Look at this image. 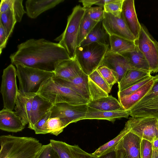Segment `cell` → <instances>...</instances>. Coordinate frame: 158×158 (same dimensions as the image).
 I'll use <instances>...</instances> for the list:
<instances>
[{"instance_id":"6da1fadb","label":"cell","mask_w":158,"mask_h":158,"mask_svg":"<svg viewBox=\"0 0 158 158\" xmlns=\"http://www.w3.org/2000/svg\"><path fill=\"white\" fill-rule=\"evenodd\" d=\"M10 58L14 65L21 64L53 72L60 62L70 58L66 49L58 43L44 38L30 39L19 44Z\"/></svg>"},{"instance_id":"7a4b0ae2","label":"cell","mask_w":158,"mask_h":158,"mask_svg":"<svg viewBox=\"0 0 158 158\" xmlns=\"http://www.w3.org/2000/svg\"><path fill=\"white\" fill-rule=\"evenodd\" d=\"M0 158H37L43 145L36 139L10 135L0 136Z\"/></svg>"},{"instance_id":"3957f363","label":"cell","mask_w":158,"mask_h":158,"mask_svg":"<svg viewBox=\"0 0 158 158\" xmlns=\"http://www.w3.org/2000/svg\"><path fill=\"white\" fill-rule=\"evenodd\" d=\"M37 94L54 105L66 103L79 105H87L89 102L76 91L57 82L52 77L44 82Z\"/></svg>"},{"instance_id":"277c9868","label":"cell","mask_w":158,"mask_h":158,"mask_svg":"<svg viewBox=\"0 0 158 158\" xmlns=\"http://www.w3.org/2000/svg\"><path fill=\"white\" fill-rule=\"evenodd\" d=\"M109 45L93 42L76 48L75 57L82 70L89 76L102 65Z\"/></svg>"},{"instance_id":"5b68a950","label":"cell","mask_w":158,"mask_h":158,"mask_svg":"<svg viewBox=\"0 0 158 158\" xmlns=\"http://www.w3.org/2000/svg\"><path fill=\"white\" fill-rule=\"evenodd\" d=\"M86 10L80 5L75 6L68 17L65 30L54 40L66 49L70 58L75 57L80 25Z\"/></svg>"},{"instance_id":"8992f818","label":"cell","mask_w":158,"mask_h":158,"mask_svg":"<svg viewBox=\"0 0 158 158\" xmlns=\"http://www.w3.org/2000/svg\"><path fill=\"white\" fill-rule=\"evenodd\" d=\"M19 79V91L21 93L37 94L44 81L54 76L53 72L35 69L21 64L15 65Z\"/></svg>"},{"instance_id":"52a82bcc","label":"cell","mask_w":158,"mask_h":158,"mask_svg":"<svg viewBox=\"0 0 158 158\" xmlns=\"http://www.w3.org/2000/svg\"><path fill=\"white\" fill-rule=\"evenodd\" d=\"M152 85L144 96L127 110L131 117H152L158 119V74L153 76Z\"/></svg>"},{"instance_id":"ba28073f","label":"cell","mask_w":158,"mask_h":158,"mask_svg":"<svg viewBox=\"0 0 158 158\" xmlns=\"http://www.w3.org/2000/svg\"><path fill=\"white\" fill-rule=\"evenodd\" d=\"M134 42L148 63L151 73H157L158 42L143 24H141V30L139 37L135 40Z\"/></svg>"},{"instance_id":"9c48e42d","label":"cell","mask_w":158,"mask_h":158,"mask_svg":"<svg viewBox=\"0 0 158 158\" xmlns=\"http://www.w3.org/2000/svg\"><path fill=\"white\" fill-rule=\"evenodd\" d=\"M124 127L141 139L152 143L158 139V119L157 118L130 117Z\"/></svg>"},{"instance_id":"30bf717a","label":"cell","mask_w":158,"mask_h":158,"mask_svg":"<svg viewBox=\"0 0 158 158\" xmlns=\"http://www.w3.org/2000/svg\"><path fill=\"white\" fill-rule=\"evenodd\" d=\"M16 69L11 64L3 70L1 87L4 108L13 111L19 89L16 77Z\"/></svg>"},{"instance_id":"8fae6325","label":"cell","mask_w":158,"mask_h":158,"mask_svg":"<svg viewBox=\"0 0 158 158\" xmlns=\"http://www.w3.org/2000/svg\"><path fill=\"white\" fill-rule=\"evenodd\" d=\"M88 109L87 104L73 105L66 103H58L51 109L50 117L61 118L67 127L71 123L84 119Z\"/></svg>"},{"instance_id":"7c38bea8","label":"cell","mask_w":158,"mask_h":158,"mask_svg":"<svg viewBox=\"0 0 158 158\" xmlns=\"http://www.w3.org/2000/svg\"><path fill=\"white\" fill-rule=\"evenodd\" d=\"M103 25L110 35H116L135 42V39L121 15L120 18L105 12Z\"/></svg>"},{"instance_id":"4fadbf2b","label":"cell","mask_w":158,"mask_h":158,"mask_svg":"<svg viewBox=\"0 0 158 158\" xmlns=\"http://www.w3.org/2000/svg\"><path fill=\"white\" fill-rule=\"evenodd\" d=\"M102 65L108 67L112 71L118 83L127 71L132 69L125 57L121 54L112 52L109 50L105 56Z\"/></svg>"},{"instance_id":"5bb4252c","label":"cell","mask_w":158,"mask_h":158,"mask_svg":"<svg viewBox=\"0 0 158 158\" xmlns=\"http://www.w3.org/2000/svg\"><path fill=\"white\" fill-rule=\"evenodd\" d=\"M121 16L135 39H137L141 30V24L137 18L134 0H123Z\"/></svg>"},{"instance_id":"9a60e30c","label":"cell","mask_w":158,"mask_h":158,"mask_svg":"<svg viewBox=\"0 0 158 158\" xmlns=\"http://www.w3.org/2000/svg\"><path fill=\"white\" fill-rule=\"evenodd\" d=\"M52 78L59 84L75 90L87 99L89 102L90 101L89 76L83 71L77 76L69 80L56 78L53 77Z\"/></svg>"},{"instance_id":"2e32d148","label":"cell","mask_w":158,"mask_h":158,"mask_svg":"<svg viewBox=\"0 0 158 158\" xmlns=\"http://www.w3.org/2000/svg\"><path fill=\"white\" fill-rule=\"evenodd\" d=\"M36 94L21 93L18 91L15 109L16 114L21 118L25 126L30 123L32 102Z\"/></svg>"},{"instance_id":"e0dca14e","label":"cell","mask_w":158,"mask_h":158,"mask_svg":"<svg viewBox=\"0 0 158 158\" xmlns=\"http://www.w3.org/2000/svg\"><path fill=\"white\" fill-rule=\"evenodd\" d=\"M25 126L16 112L4 108L0 111V129L8 132L22 131Z\"/></svg>"},{"instance_id":"ac0fdd59","label":"cell","mask_w":158,"mask_h":158,"mask_svg":"<svg viewBox=\"0 0 158 158\" xmlns=\"http://www.w3.org/2000/svg\"><path fill=\"white\" fill-rule=\"evenodd\" d=\"M82 71L75 58H70L60 62L54 71V77L69 80L78 75Z\"/></svg>"},{"instance_id":"d6986e66","label":"cell","mask_w":158,"mask_h":158,"mask_svg":"<svg viewBox=\"0 0 158 158\" xmlns=\"http://www.w3.org/2000/svg\"><path fill=\"white\" fill-rule=\"evenodd\" d=\"M64 0H27L25 2L26 14L30 18H36L44 11L52 9Z\"/></svg>"},{"instance_id":"ffe728a7","label":"cell","mask_w":158,"mask_h":158,"mask_svg":"<svg viewBox=\"0 0 158 158\" xmlns=\"http://www.w3.org/2000/svg\"><path fill=\"white\" fill-rule=\"evenodd\" d=\"M54 105L37 94L33 98L31 120L28 128L33 130L35 124L51 110Z\"/></svg>"},{"instance_id":"44dd1931","label":"cell","mask_w":158,"mask_h":158,"mask_svg":"<svg viewBox=\"0 0 158 158\" xmlns=\"http://www.w3.org/2000/svg\"><path fill=\"white\" fill-rule=\"evenodd\" d=\"M110 36L103 25L102 20L98 22L79 46L98 42L109 45L110 47Z\"/></svg>"},{"instance_id":"7402d4cb","label":"cell","mask_w":158,"mask_h":158,"mask_svg":"<svg viewBox=\"0 0 158 158\" xmlns=\"http://www.w3.org/2000/svg\"><path fill=\"white\" fill-rule=\"evenodd\" d=\"M129 115L128 111L125 110L104 111L88 107L87 111L84 119H103L114 122L117 118H127Z\"/></svg>"},{"instance_id":"603a6c76","label":"cell","mask_w":158,"mask_h":158,"mask_svg":"<svg viewBox=\"0 0 158 158\" xmlns=\"http://www.w3.org/2000/svg\"><path fill=\"white\" fill-rule=\"evenodd\" d=\"M150 72L132 68L127 72L118 84V92L126 89L132 85L150 76Z\"/></svg>"},{"instance_id":"cb8c5ba5","label":"cell","mask_w":158,"mask_h":158,"mask_svg":"<svg viewBox=\"0 0 158 158\" xmlns=\"http://www.w3.org/2000/svg\"><path fill=\"white\" fill-rule=\"evenodd\" d=\"M153 82V78L131 94L123 98L118 99L119 101L124 109L127 110H129L139 102L151 88Z\"/></svg>"},{"instance_id":"d4e9b609","label":"cell","mask_w":158,"mask_h":158,"mask_svg":"<svg viewBox=\"0 0 158 158\" xmlns=\"http://www.w3.org/2000/svg\"><path fill=\"white\" fill-rule=\"evenodd\" d=\"M141 140L140 138L129 131L125 135L122 145L126 152L127 158H141Z\"/></svg>"},{"instance_id":"484cf974","label":"cell","mask_w":158,"mask_h":158,"mask_svg":"<svg viewBox=\"0 0 158 158\" xmlns=\"http://www.w3.org/2000/svg\"><path fill=\"white\" fill-rule=\"evenodd\" d=\"M87 105L89 107L101 111H111L124 110L119 101L111 95H108L90 101Z\"/></svg>"},{"instance_id":"4316f807","label":"cell","mask_w":158,"mask_h":158,"mask_svg":"<svg viewBox=\"0 0 158 158\" xmlns=\"http://www.w3.org/2000/svg\"><path fill=\"white\" fill-rule=\"evenodd\" d=\"M135 48L134 41L116 35L110 36L109 50L112 52L122 54L132 51Z\"/></svg>"},{"instance_id":"83f0119b","label":"cell","mask_w":158,"mask_h":158,"mask_svg":"<svg viewBox=\"0 0 158 158\" xmlns=\"http://www.w3.org/2000/svg\"><path fill=\"white\" fill-rule=\"evenodd\" d=\"M121 55L127 59L132 68L145 70L151 73L147 60L136 46L134 50Z\"/></svg>"},{"instance_id":"f1b7e54d","label":"cell","mask_w":158,"mask_h":158,"mask_svg":"<svg viewBox=\"0 0 158 158\" xmlns=\"http://www.w3.org/2000/svg\"><path fill=\"white\" fill-rule=\"evenodd\" d=\"M129 131V130L124 127L116 137L100 146L92 154L98 157L111 152L115 151L125 135Z\"/></svg>"},{"instance_id":"f546056e","label":"cell","mask_w":158,"mask_h":158,"mask_svg":"<svg viewBox=\"0 0 158 158\" xmlns=\"http://www.w3.org/2000/svg\"><path fill=\"white\" fill-rule=\"evenodd\" d=\"M98 23L90 18L86 10L80 25L77 40V47L80 45Z\"/></svg>"},{"instance_id":"4dcf8cb0","label":"cell","mask_w":158,"mask_h":158,"mask_svg":"<svg viewBox=\"0 0 158 158\" xmlns=\"http://www.w3.org/2000/svg\"><path fill=\"white\" fill-rule=\"evenodd\" d=\"M50 143L60 158H73L70 145L64 142L53 139L50 140Z\"/></svg>"},{"instance_id":"1f68e13d","label":"cell","mask_w":158,"mask_h":158,"mask_svg":"<svg viewBox=\"0 0 158 158\" xmlns=\"http://www.w3.org/2000/svg\"><path fill=\"white\" fill-rule=\"evenodd\" d=\"M17 22L13 11L10 10L0 14V23L3 25L10 37Z\"/></svg>"},{"instance_id":"d6a6232c","label":"cell","mask_w":158,"mask_h":158,"mask_svg":"<svg viewBox=\"0 0 158 158\" xmlns=\"http://www.w3.org/2000/svg\"><path fill=\"white\" fill-rule=\"evenodd\" d=\"M46 127L49 133L57 136L66 126L61 118L55 117H50L48 119Z\"/></svg>"},{"instance_id":"836d02e7","label":"cell","mask_w":158,"mask_h":158,"mask_svg":"<svg viewBox=\"0 0 158 158\" xmlns=\"http://www.w3.org/2000/svg\"><path fill=\"white\" fill-rule=\"evenodd\" d=\"M123 1V0H114L112 2L105 4L104 6V12L120 18Z\"/></svg>"},{"instance_id":"e575fe53","label":"cell","mask_w":158,"mask_h":158,"mask_svg":"<svg viewBox=\"0 0 158 158\" xmlns=\"http://www.w3.org/2000/svg\"><path fill=\"white\" fill-rule=\"evenodd\" d=\"M89 83L91 98L90 101L106 97L109 95L108 94L97 85L89 77Z\"/></svg>"},{"instance_id":"d590c367","label":"cell","mask_w":158,"mask_h":158,"mask_svg":"<svg viewBox=\"0 0 158 158\" xmlns=\"http://www.w3.org/2000/svg\"><path fill=\"white\" fill-rule=\"evenodd\" d=\"M89 77L107 93L109 94L110 92L111 88L97 70L92 73L89 76Z\"/></svg>"},{"instance_id":"8d00e7d4","label":"cell","mask_w":158,"mask_h":158,"mask_svg":"<svg viewBox=\"0 0 158 158\" xmlns=\"http://www.w3.org/2000/svg\"><path fill=\"white\" fill-rule=\"evenodd\" d=\"M153 78V76H150L129 86L126 89L120 92H118V99L128 95L147 83Z\"/></svg>"},{"instance_id":"74e56055","label":"cell","mask_w":158,"mask_h":158,"mask_svg":"<svg viewBox=\"0 0 158 158\" xmlns=\"http://www.w3.org/2000/svg\"><path fill=\"white\" fill-rule=\"evenodd\" d=\"M50 110L43 116L35 124L33 130L36 134H45L49 133L46 127V123L50 117Z\"/></svg>"},{"instance_id":"f35d334b","label":"cell","mask_w":158,"mask_h":158,"mask_svg":"<svg viewBox=\"0 0 158 158\" xmlns=\"http://www.w3.org/2000/svg\"><path fill=\"white\" fill-rule=\"evenodd\" d=\"M97 70L111 89L113 85L117 82V79L112 72L108 67L102 65Z\"/></svg>"},{"instance_id":"ab89813d","label":"cell","mask_w":158,"mask_h":158,"mask_svg":"<svg viewBox=\"0 0 158 158\" xmlns=\"http://www.w3.org/2000/svg\"><path fill=\"white\" fill-rule=\"evenodd\" d=\"M23 0H13L10 10L13 11L17 22H20L23 15L26 13L23 5Z\"/></svg>"},{"instance_id":"60d3db41","label":"cell","mask_w":158,"mask_h":158,"mask_svg":"<svg viewBox=\"0 0 158 158\" xmlns=\"http://www.w3.org/2000/svg\"><path fill=\"white\" fill-rule=\"evenodd\" d=\"M86 10L89 16L94 21L98 22L103 19L105 14L104 7H91Z\"/></svg>"},{"instance_id":"b9f144b4","label":"cell","mask_w":158,"mask_h":158,"mask_svg":"<svg viewBox=\"0 0 158 158\" xmlns=\"http://www.w3.org/2000/svg\"><path fill=\"white\" fill-rule=\"evenodd\" d=\"M153 152L152 143L145 139H141L140 144L141 158H152Z\"/></svg>"},{"instance_id":"7bdbcfd3","label":"cell","mask_w":158,"mask_h":158,"mask_svg":"<svg viewBox=\"0 0 158 158\" xmlns=\"http://www.w3.org/2000/svg\"><path fill=\"white\" fill-rule=\"evenodd\" d=\"M37 158H60L57 152L49 143L43 145Z\"/></svg>"},{"instance_id":"ee69618b","label":"cell","mask_w":158,"mask_h":158,"mask_svg":"<svg viewBox=\"0 0 158 158\" xmlns=\"http://www.w3.org/2000/svg\"><path fill=\"white\" fill-rule=\"evenodd\" d=\"M70 147L73 158H97L92 154L89 153L80 148L77 145H71Z\"/></svg>"},{"instance_id":"f6af8a7d","label":"cell","mask_w":158,"mask_h":158,"mask_svg":"<svg viewBox=\"0 0 158 158\" xmlns=\"http://www.w3.org/2000/svg\"><path fill=\"white\" fill-rule=\"evenodd\" d=\"M9 37L2 24L0 23V54L6 47Z\"/></svg>"},{"instance_id":"bcb514c9","label":"cell","mask_w":158,"mask_h":158,"mask_svg":"<svg viewBox=\"0 0 158 158\" xmlns=\"http://www.w3.org/2000/svg\"><path fill=\"white\" fill-rule=\"evenodd\" d=\"M123 140L118 145L115 150L116 158H127L126 152L123 147Z\"/></svg>"},{"instance_id":"7dc6e473","label":"cell","mask_w":158,"mask_h":158,"mask_svg":"<svg viewBox=\"0 0 158 158\" xmlns=\"http://www.w3.org/2000/svg\"><path fill=\"white\" fill-rule=\"evenodd\" d=\"M97 158H116V151H114L102 155Z\"/></svg>"},{"instance_id":"c3c4849f","label":"cell","mask_w":158,"mask_h":158,"mask_svg":"<svg viewBox=\"0 0 158 158\" xmlns=\"http://www.w3.org/2000/svg\"><path fill=\"white\" fill-rule=\"evenodd\" d=\"M153 149L158 150V139L152 143Z\"/></svg>"},{"instance_id":"681fc988","label":"cell","mask_w":158,"mask_h":158,"mask_svg":"<svg viewBox=\"0 0 158 158\" xmlns=\"http://www.w3.org/2000/svg\"><path fill=\"white\" fill-rule=\"evenodd\" d=\"M152 158H158V150L153 149Z\"/></svg>"}]
</instances>
